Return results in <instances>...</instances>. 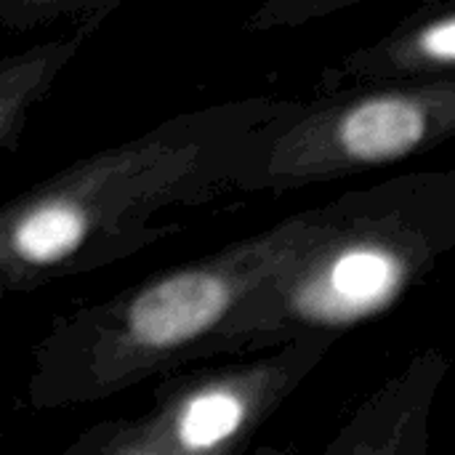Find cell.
I'll return each instance as SVG.
<instances>
[{
  "label": "cell",
  "instance_id": "4",
  "mask_svg": "<svg viewBox=\"0 0 455 455\" xmlns=\"http://www.w3.org/2000/svg\"><path fill=\"white\" fill-rule=\"evenodd\" d=\"M445 376L440 349L413 355L352 411L320 455H403L419 424L432 419Z\"/></svg>",
  "mask_w": 455,
  "mask_h": 455
},
{
  "label": "cell",
  "instance_id": "6",
  "mask_svg": "<svg viewBox=\"0 0 455 455\" xmlns=\"http://www.w3.org/2000/svg\"><path fill=\"white\" fill-rule=\"evenodd\" d=\"M421 45L429 56L435 59H448L455 61V19L453 21H443L437 27H432L424 37Z\"/></svg>",
  "mask_w": 455,
  "mask_h": 455
},
{
  "label": "cell",
  "instance_id": "5",
  "mask_svg": "<svg viewBox=\"0 0 455 455\" xmlns=\"http://www.w3.org/2000/svg\"><path fill=\"white\" fill-rule=\"evenodd\" d=\"M424 136V117L405 101L384 99L357 107L341 123V147L363 163L408 155Z\"/></svg>",
  "mask_w": 455,
  "mask_h": 455
},
{
  "label": "cell",
  "instance_id": "7",
  "mask_svg": "<svg viewBox=\"0 0 455 455\" xmlns=\"http://www.w3.org/2000/svg\"><path fill=\"white\" fill-rule=\"evenodd\" d=\"M429 421L419 424V429L413 432V437H411V443L403 451V455H429Z\"/></svg>",
  "mask_w": 455,
  "mask_h": 455
},
{
  "label": "cell",
  "instance_id": "3",
  "mask_svg": "<svg viewBox=\"0 0 455 455\" xmlns=\"http://www.w3.org/2000/svg\"><path fill=\"white\" fill-rule=\"evenodd\" d=\"M333 347L336 339L307 336L165 376L144 411L88 427L59 455H245Z\"/></svg>",
  "mask_w": 455,
  "mask_h": 455
},
{
  "label": "cell",
  "instance_id": "2",
  "mask_svg": "<svg viewBox=\"0 0 455 455\" xmlns=\"http://www.w3.org/2000/svg\"><path fill=\"white\" fill-rule=\"evenodd\" d=\"M455 245V213L368 208L317 221L307 245L240 312L227 355L344 333L395 309Z\"/></svg>",
  "mask_w": 455,
  "mask_h": 455
},
{
  "label": "cell",
  "instance_id": "1",
  "mask_svg": "<svg viewBox=\"0 0 455 455\" xmlns=\"http://www.w3.org/2000/svg\"><path fill=\"white\" fill-rule=\"evenodd\" d=\"M315 229L312 221L288 224L56 317L32 349L27 405L43 413L104 403L227 355L232 323Z\"/></svg>",
  "mask_w": 455,
  "mask_h": 455
}]
</instances>
